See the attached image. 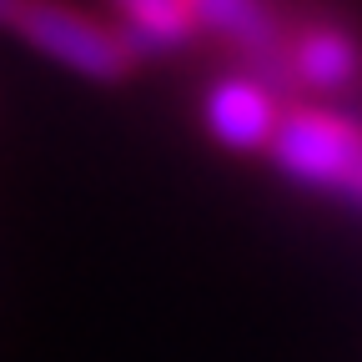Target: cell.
<instances>
[{
	"label": "cell",
	"instance_id": "1",
	"mask_svg": "<svg viewBox=\"0 0 362 362\" xmlns=\"http://www.w3.org/2000/svg\"><path fill=\"white\" fill-rule=\"evenodd\" d=\"M292 187L362 216V121L332 106H282L267 146Z\"/></svg>",
	"mask_w": 362,
	"mask_h": 362
},
{
	"label": "cell",
	"instance_id": "2",
	"mask_svg": "<svg viewBox=\"0 0 362 362\" xmlns=\"http://www.w3.org/2000/svg\"><path fill=\"white\" fill-rule=\"evenodd\" d=\"M11 30L30 51H40L45 61H56V66H66L86 81H101V86L126 81L131 66H136V45L121 30L66 6V0H21Z\"/></svg>",
	"mask_w": 362,
	"mask_h": 362
},
{
	"label": "cell",
	"instance_id": "3",
	"mask_svg": "<svg viewBox=\"0 0 362 362\" xmlns=\"http://www.w3.org/2000/svg\"><path fill=\"white\" fill-rule=\"evenodd\" d=\"M282 106L262 76H226L206 90V131L232 151H267Z\"/></svg>",
	"mask_w": 362,
	"mask_h": 362
},
{
	"label": "cell",
	"instance_id": "4",
	"mask_svg": "<svg viewBox=\"0 0 362 362\" xmlns=\"http://www.w3.org/2000/svg\"><path fill=\"white\" fill-rule=\"evenodd\" d=\"M197 30L221 35L232 51H242L257 71H287V35L272 11V0H192Z\"/></svg>",
	"mask_w": 362,
	"mask_h": 362
},
{
	"label": "cell",
	"instance_id": "5",
	"mask_svg": "<svg viewBox=\"0 0 362 362\" xmlns=\"http://www.w3.org/2000/svg\"><path fill=\"white\" fill-rule=\"evenodd\" d=\"M287 76L317 86V90H337L352 86L362 76V51L357 40L322 25V30H302L297 40H287Z\"/></svg>",
	"mask_w": 362,
	"mask_h": 362
},
{
	"label": "cell",
	"instance_id": "6",
	"mask_svg": "<svg viewBox=\"0 0 362 362\" xmlns=\"http://www.w3.org/2000/svg\"><path fill=\"white\" fill-rule=\"evenodd\" d=\"M126 21V40L136 45H181L197 35V11L192 0H111Z\"/></svg>",
	"mask_w": 362,
	"mask_h": 362
},
{
	"label": "cell",
	"instance_id": "7",
	"mask_svg": "<svg viewBox=\"0 0 362 362\" xmlns=\"http://www.w3.org/2000/svg\"><path fill=\"white\" fill-rule=\"evenodd\" d=\"M16 11H21V0H0V25H11Z\"/></svg>",
	"mask_w": 362,
	"mask_h": 362
}]
</instances>
